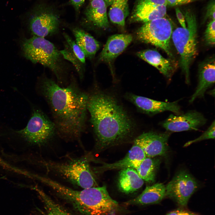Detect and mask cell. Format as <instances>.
Returning <instances> with one entry per match:
<instances>
[{
    "label": "cell",
    "mask_w": 215,
    "mask_h": 215,
    "mask_svg": "<svg viewBox=\"0 0 215 215\" xmlns=\"http://www.w3.org/2000/svg\"><path fill=\"white\" fill-rule=\"evenodd\" d=\"M215 61L209 60L201 64L199 71L198 83L189 101L192 103L197 98L203 97L206 91L215 83Z\"/></svg>",
    "instance_id": "cell-16"
},
{
    "label": "cell",
    "mask_w": 215,
    "mask_h": 215,
    "mask_svg": "<svg viewBox=\"0 0 215 215\" xmlns=\"http://www.w3.org/2000/svg\"><path fill=\"white\" fill-rule=\"evenodd\" d=\"M198 186L195 179L184 171L178 172L165 186L166 196L179 205L186 206Z\"/></svg>",
    "instance_id": "cell-9"
},
{
    "label": "cell",
    "mask_w": 215,
    "mask_h": 215,
    "mask_svg": "<svg viewBox=\"0 0 215 215\" xmlns=\"http://www.w3.org/2000/svg\"><path fill=\"white\" fill-rule=\"evenodd\" d=\"M32 188L37 192L43 203L45 215H72L56 203L38 187L36 186Z\"/></svg>",
    "instance_id": "cell-25"
},
{
    "label": "cell",
    "mask_w": 215,
    "mask_h": 215,
    "mask_svg": "<svg viewBox=\"0 0 215 215\" xmlns=\"http://www.w3.org/2000/svg\"><path fill=\"white\" fill-rule=\"evenodd\" d=\"M126 98L142 112L153 115L166 111L176 114L180 112V107L178 101L165 102L151 99L146 97L128 93Z\"/></svg>",
    "instance_id": "cell-13"
},
{
    "label": "cell",
    "mask_w": 215,
    "mask_h": 215,
    "mask_svg": "<svg viewBox=\"0 0 215 215\" xmlns=\"http://www.w3.org/2000/svg\"><path fill=\"white\" fill-rule=\"evenodd\" d=\"M39 88L50 109L57 133L66 139H76L86 125L88 94L74 79L62 87L52 79L43 76Z\"/></svg>",
    "instance_id": "cell-1"
},
{
    "label": "cell",
    "mask_w": 215,
    "mask_h": 215,
    "mask_svg": "<svg viewBox=\"0 0 215 215\" xmlns=\"http://www.w3.org/2000/svg\"><path fill=\"white\" fill-rule=\"evenodd\" d=\"M128 0H113L108 15L111 21L121 26L125 25L126 18L129 14Z\"/></svg>",
    "instance_id": "cell-24"
},
{
    "label": "cell",
    "mask_w": 215,
    "mask_h": 215,
    "mask_svg": "<svg viewBox=\"0 0 215 215\" xmlns=\"http://www.w3.org/2000/svg\"><path fill=\"white\" fill-rule=\"evenodd\" d=\"M146 157L142 149L134 144L122 160L112 163L102 162L98 167L99 171L103 172L112 170H121L128 168L135 169Z\"/></svg>",
    "instance_id": "cell-15"
},
{
    "label": "cell",
    "mask_w": 215,
    "mask_h": 215,
    "mask_svg": "<svg viewBox=\"0 0 215 215\" xmlns=\"http://www.w3.org/2000/svg\"><path fill=\"white\" fill-rule=\"evenodd\" d=\"M41 162L48 170L57 173L72 183L84 189L97 185L86 159H72L65 162L43 160Z\"/></svg>",
    "instance_id": "cell-6"
},
{
    "label": "cell",
    "mask_w": 215,
    "mask_h": 215,
    "mask_svg": "<svg viewBox=\"0 0 215 215\" xmlns=\"http://www.w3.org/2000/svg\"><path fill=\"white\" fill-rule=\"evenodd\" d=\"M166 0H137L135 6L145 5L166 6Z\"/></svg>",
    "instance_id": "cell-30"
},
{
    "label": "cell",
    "mask_w": 215,
    "mask_h": 215,
    "mask_svg": "<svg viewBox=\"0 0 215 215\" xmlns=\"http://www.w3.org/2000/svg\"><path fill=\"white\" fill-rule=\"evenodd\" d=\"M107 6L104 0H91L85 13L87 24L106 28L109 26Z\"/></svg>",
    "instance_id": "cell-18"
},
{
    "label": "cell",
    "mask_w": 215,
    "mask_h": 215,
    "mask_svg": "<svg viewBox=\"0 0 215 215\" xmlns=\"http://www.w3.org/2000/svg\"><path fill=\"white\" fill-rule=\"evenodd\" d=\"M77 45L84 52L86 58H93L100 47L98 42L84 29L78 27L71 29Z\"/></svg>",
    "instance_id": "cell-21"
},
{
    "label": "cell",
    "mask_w": 215,
    "mask_h": 215,
    "mask_svg": "<svg viewBox=\"0 0 215 215\" xmlns=\"http://www.w3.org/2000/svg\"><path fill=\"white\" fill-rule=\"evenodd\" d=\"M60 22L59 17L55 13L44 10L31 17L29 28L33 36L45 38L57 33Z\"/></svg>",
    "instance_id": "cell-12"
},
{
    "label": "cell",
    "mask_w": 215,
    "mask_h": 215,
    "mask_svg": "<svg viewBox=\"0 0 215 215\" xmlns=\"http://www.w3.org/2000/svg\"><path fill=\"white\" fill-rule=\"evenodd\" d=\"M16 132L28 144L40 145L50 140L57 131L53 121L42 111L36 109L26 126Z\"/></svg>",
    "instance_id": "cell-7"
},
{
    "label": "cell",
    "mask_w": 215,
    "mask_h": 215,
    "mask_svg": "<svg viewBox=\"0 0 215 215\" xmlns=\"http://www.w3.org/2000/svg\"><path fill=\"white\" fill-rule=\"evenodd\" d=\"M104 0L107 6L111 5L112 3L111 0Z\"/></svg>",
    "instance_id": "cell-36"
},
{
    "label": "cell",
    "mask_w": 215,
    "mask_h": 215,
    "mask_svg": "<svg viewBox=\"0 0 215 215\" xmlns=\"http://www.w3.org/2000/svg\"><path fill=\"white\" fill-rule=\"evenodd\" d=\"M113 0H111V1H112V2H113Z\"/></svg>",
    "instance_id": "cell-38"
},
{
    "label": "cell",
    "mask_w": 215,
    "mask_h": 215,
    "mask_svg": "<svg viewBox=\"0 0 215 215\" xmlns=\"http://www.w3.org/2000/svg\"><path fill=\"white\" fill-rule=\"evenodd\" d=\"M144 180L139 176L135 169L128 168L119 171L117 187L121 192L126 194L134 192L141 188Z\"/></svg>",
    "instance_id": "cell-19"
},
{
    "label": "cell",
    "mask_w": 215,
    "mask_h": 215,
    "mask_svg": "<svg viewBox=\"0 0 215 215\" xmlns=\"http://www.w3.org/2000/svg\"><path fill=\"white\" fill-rule=\"evenodd\" d=\"M215 20H212L208 24L205 33V39L206 43L214 45L215 43Z\"/></svg>",
    "instance_id": "cell-29"
},
{
    "label": "cell",
    "mask_w": 215,
    "mask_h": 215,
    "mask_svg": "<svg viewBox=\"0 0 215 215\" xmlns=\"http://www.w3.org/2000/svg\"></svg>",
    "instance_id": "cell-39"
},
{
    "label": "cell",
    "mask_w": 215,
    "mask_h": 215,
    "mask_svg": "<svg viewBox=\"0 0 215 215\" xmlns=\"http://www.w3.org/2000/svg\"><path fill=\"white\" fill-rule=\"evenodd\" d=\"M85 0H70V3L75 8L78 10L84 3Z\"/></svg>",
    "instance_id": "cell-35"
},
{
    "label": "cell",
    "mask_w": 215,
    "mask_h": 215,
    "mask_svg": "<svg viewBox=\"0 0 215 215\" xmlns=\"http://www.w3.org/2000/svg\"><path fill=\"white\" fill-rule=\"evenodd\" d=\"M64 44V48L60 50V53L64 59L70 62L73 65L78 74L80 79L84 77L85 72L84 65L71 50L67 43Z\"/></svg>",
    "instance_id": "cell-26"
},
{
    "label": "cell",
    "mask_w": 215,
    "mask_h": 215,
    "mask_svg": "<svg viewBox=\"0 0 215 215\" xmlns=\"http://www.w3.org/2000/svg\"><path fill=\"white\" fill-rule=\"evenodd\" d=\"M170 134L167 132L143 133L135 139L134 144L142 149L146 157L165 155L168 150V142Z\"/></svg>",
    "instance_id": "cell-10"
},
{
    "label": "cell",
    "mask_w": 215,
    "mask_h": 215,
    "mask_svg": "<svg viewBox=\"0 0 215 215\" xmlns=\"http://www.w3.org/2000/svg\"><path fill=\"white\" fill-rule=\"evenodd\" d=\"M187 23L186 28L178 27L173 31L172 36L174 46L180 56V63L185 82L189 83L190 66L197 53V24L195 15L191 12L185 14Z\"/></svg>",
    "instance_id": "cell-5"
},
{
    "label": "cell",
    "mask_w": 215,
    "mask_h": 215,
    "mask_svg": "<svg viewBox=\"0 0 215 215\" xmlns=\"http://www.w3.org/2000/svg\"><path fill=\"white\" fill-rule=\"evenodd\" d=\"M215 122L214 120L208 129L200 136L194 140L188 142L184 145V147H186L193 143L204 140L214 139L215 137Z\"/></svg>",
    "instance_id": "cell-28"
},
{
    "label": "cell",
    "mask_w": 215,
    "mask_h": 215,
    "mask_svg": "<svg viewBox=\"0 0 215 215\" xmlns=\"http://www.w3.org/2000/svg\"><path fill=\"white\" fill-rule=\"evenodd\" d=\"M173 27L168 19L162 17L144 23L137 32L142 42L159 47L172 56L170 46Z\"/></svg>",
    "instance_id": "cell-8"
},
{
    "label": "cell",
    "mask_w": 215,
    "mask_h": 215,
    "mask_svg": "<svg viewBox=\"0 0 215 215\" xmlns=\"http://www.w3.org/2000/svg\"><path fill=\"white\" fill-rule=\"evenodd\" d=\"M140 58L156 68L166 78L170 79L174 72L175 64L172 60L163 57L157 51L148 49L137 53Z\"/></svg>",
    "instance_id": "cell-17"
},
{
    "label": "cell",
    "mask_w": 215,
    "mask_h": 215,
    "mask_svg": "<svg viewBox=\"0 0 215 215\" xmlns=\"http://www.w3.org/2000/svg\"><path fill=\"white\" fill-rule=\"evenodd\" d=\"M165 196V186L162 183H157L151 186H147L139 195L125 204L126 205H130L156 203L161 201Z\"/></svg>",
    "instance_id": "cell-20"
},
{
    "label": "cell",
    "mask_w": 215,
    "mask_h": 215,
    "mask_svg": "<svg viewBox=\"0 0 215 215\" xmlns=\"http://www.w3.org/2000/svg\"><path fill=\"white\" fill-rule=\"evenodd\" d=\"M132 36L128 34H116L108 39L99 57V60L107 62L112 61L121 54L130 43Z\"/></svg>",
    "instance_id": "cell-14"
},
{
    "label": "cell",
    "mask_w": 215,
    "mask_h": 215,
    "mask_svg": "<svg viewBox=\"0 0 215 215\" xmlns=\"http://www.w3.org/2000/svg\"><path fill=\"white\" fill-rule=\"evenodd\" d=\"M57 191L83 215H108L118 205L110 197L105 185L77 191L61 184Z\"/></svg>",
    "instance_id": "cell-3"
},
{
    "label": "cell",
    "mask_w": 215,
    "mask_h": 215,
    "mask_svg": "<svg viewBox=\"0 0 215 215\" xmlns=\"http://www.w3.org/2000/svg\"><path fill=\"white\" fill-rule=\"evenodd\" d=\"M192 0H166L167 5L171 6L182 5L188 4Z\"/></svg>",
    "instance_id": "cell-33"
},
{
    "label": "cell",
    "mask_w": 215,
    "mask_h": 215,
    "mask_svg": "<svg viewBox=\"0 0 215 215\" xmlns=\"http://www.w3.org/2000/svg\"><path fill=\"white\" fill-rule=\"evenodd\" d=\"M166 215H200L186 210L178 209L171 211Z\"/></svg>",
    "instance_id": "cell-31"
},
{
    "label": "cell",
    "mask_w": 215,
    "mask_h": 215,
    "mask_svg": "<svg viewBox=\"0 0 215 215\" xmlns=\"http://www.w3.org/2000/svg\"><path fill=\"white\" fill-rule=\"evenodd\" d=\"M160 160L159 159L146 157L135 169L140 177L149 183L154 182L156 173Z\"/></svg>",
    "instance_id": "cell-23"
},
{
    "label": "cell",
    "mask_w": 215,
    "mask_h": 215,
    "mask_svg": "<svg viewBox=\"0 0 215 215\" xmlns=\"http://www.w3.org/2000/svg\"><path fill=\"white\" fill-rule=\"evenodd\" d=\"M208 10L207 14V16L210 17L213 20H215V4L214 2L210 4Z\"/></svg>",
    "instance_id": "cell-34"
},
{
    "label": "cell",
    "mask_w": 215,
    "mask_h": 215,
    "mask_svg": "<svg viewBox=\"0 0 215 215\" xmlns=\"http://www.w3.org/2000/svg\"><path fill=\"white\" fill-rule=\"evenodd\" d=\"M66 42L68 45L73 52L83 64L85 63L86 57L81 49L67 33L64 32L63 33Z\"/></svg>",
    "instance_id": "cell-27"
},
{
    "label": "cell",
    "mask_w": 215,
    "mask_h": 215,
    "mask_svg": "<svg viewBox=\"0 0 215 215\" xmlns=\"http://www.w3.org/2000/svg\"><path fill=\"white\" fill-rule=\"evenodd\" d=\"M206 122V119L201 113L192 110L179 115L171 114L161 124L168 131L178 132L198 130Z\"/></svg>",
    "instance_id": "cell-11"
},
{
    "label": "cell",
    "mask_w": 215,
    "mask_h": 215,
    "mask_svg": "<svg viewBox=\"0 0 215 215\" xmlns=\"http://www.w3.org/2000/svg\"><path fill=\"white\" fill-rule=\"evenodd\" d=\"M87 109L98 149L118 145L131 136L134 123L113 96L99 90L88 94Z\"/></svg>",
    "instance_id": "cell-2"
},
{
    "label": "cell",
    "mask_w": 215,
    "mask_h": 215,
    "mask_svg": "<svg viewBox=\"0 0 215 215\" xmlns=\"http://www.w3.org/2000/svg\"><path fill=\"white\" fill-rule=\"evenodd\" d=\"M214 91V90H211L209 93L210 95H212V96H214V93H213V92Z\"/></svg>",
    "instance_id": "cell-37"
},
{
    "label": "cell",
    "mask_w": 215,
    "mask_h": 215,
    "mask_svg": "<svg viewBox=\"0 0 215 215\" xmlns=\"http://www.w3.org/2000/svg\"><path fill=\"white\" fill-rule=\"evenodd\" d=\"M175 11L176 17L182 27L183 28H186L187 26L186 24L185 16L178 8H176L175 9Z\"/></svg>",
    "instance_id": "cell-32"
},
{
    "label": "cell",
    "mask_w": 215,
    "mask_h": 215,
    "mask_svg": "<svg viewBox=\"0 0 215 215\" xmlns=\"http://www.w3.org/2000/svg\"><path fill=\"white\" fill-rule=\"evenodd\" d=\"M166 6L145 5L135 6L131 16L132 22L144 23L164 17L166 13Z\"/></svg>",
    "instance_id": "cell-22"
},
{
    "label": "cell",
    "mask_w": 215,
    "mask_h": 215,
    "mask_svg": "<svg viewBox=\"0 0 215 215\" xmlns=\"http://www.w3.org/2000/svg\"><path fill=\"white\" fill-rule=\"evenodd\" d=\"M22 48L27 59L48 68L59 84L63 83L67 66L60 50L52 43L45 38L33 36L24 39Z\"/></svg>",
    "instance_id": "cell-4"
}]
</instances>
